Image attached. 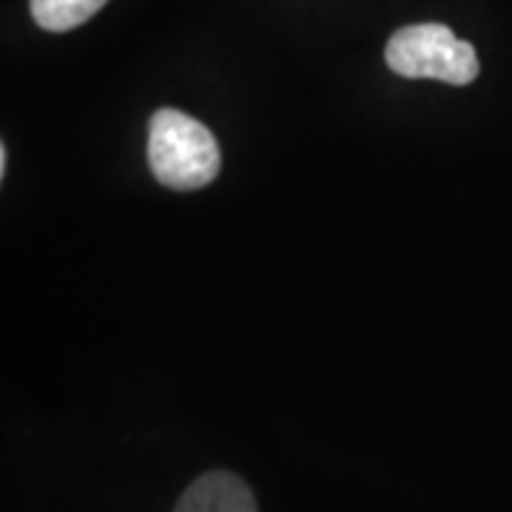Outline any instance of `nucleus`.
Returning a JSON list of instances; mask_svg holds the SVG:
<instances>
[{"instance_id": "obj_1", "label": "nucleus", "mask_w": 512, "mask_h": 512, "mask_svg": "<svg viewBox=\"0 0 512 512\" xmlns=\"http://www.w3.org/2000/svg\"><path fill=\"white\" fill-rule=\"evenodd\" d=\"M217 137L200 120L177 109H160L148 126V165L157 183L174 191H197L220 174Z\"/></svg>"}, {"instance_id": "obj_2", "label": "nucleus", "mask_w": 512, "mask_h": 512, "mask_svg": "<svg viewBox=\"0 0 512 512\" xmlns=\"http://www.w3.org/2000/svg\"><path fill=\"white\" fill-rule=\"evenodd\" d=\"M384 60L390 72L407 80H441L450 86H470L478 77L473 43L458 40L444 23L404 26L387 40Z\"/></svg>"}, {"instance_id": "obj_3", "label": "nucleus", "mask_w": 512, "mask_h": 512, "mask_svg": "<svg viewBox=\"0 0 512 512\" xmlns=\"http://www.w3.org/2000/svg\"><path fill=\"white\" fill-rule=\"evenodd\" d=\"M174 512H259L254 490L228 470H214L200 476L183 498L177 501Z\"/></svg>"}, {"instance_id": "obj_4", "label": "nucleus", "mask_w": 512, "mask_h": 512, "mask_svg": "<svg viewBox=\"0 0 512 512\" xmlns=\"http://www.w3.org/2000/svg\"><path fill=\"white\" fill-rule=\"evenodd\" d=\"M109 0H32V18L46 32H72L92 20Z\"/></svg>"}, {"instance_id": "obj_5", "label": "nucleus", "mask_w": 512, "mask_h": 512, "mask_svg": "<svg viewBox=\"0 0 512 512\" xmlns=\"http://www.w3.org/2000/svg\"><path fill=\"white\" fill-rule=\"evenodd\" d=\"M6 163H9V157H6V146H0V177L6 174Z\"/></svg>"}]
</instances>
